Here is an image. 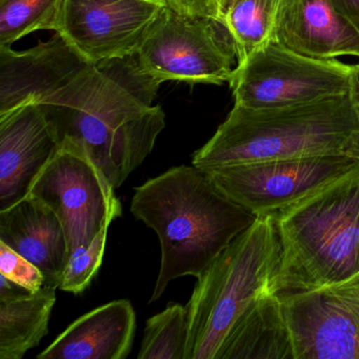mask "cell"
Wrapping results in <instances>:
<instances>
[{
    "label": "cell",
    "instance_id": "6da1fadb",
    "mask_svg": "<svg viewBox=\"0 0 359 359\" xmlns=\"http://www.w3.org/2000/svg\"><path fill=\"white\" fill-rule=\"evenodd\" d=\"M161 86L140 70L133 54L89 67L36 104L58 144L83 149L117 189L165 129V112L153 104Z\"/></svg>",
    "mask_w": 359,
    "mask_h": 359
},
{
    "label": "cell",
    "instance_id": "7a4b0ae2",
    "mask_svg": "<svg viewBox=\"0 0 359 359\" xmlns=\"http://www.w3.org/2000/svg\"><path fill=\"white\" fill-rule=\"evenodd\" d=\"M131 212L161 243V270L150 302L158 300L171 281L197 278L257 218L195 165L172 168L137 187Z\"/></svg>",
    "mask_w": 359,
    "mask_h": 359
},
{
    "label": "cell",
    "instance_id": "3957f363",
    "mask_svg": "<svg viewBox=\"0 0 359 359\" xmlns=\"http://www.w3.org/2000/svg\"><path fill=\"white\" fill-rule=\"evenodd\" d=\"M270 216L281 245L274 293L320 289L359 272V161Z\"/></svg>",
    "mask_w": 359,
    "mask_h": 359
},
{
    "label": "cell",
    "instance_id": "277c9868",
    "mask_svg": "<svg viewBox=\"0 0 359 359\" xmlns=\"http://www.w3.org/2000/svg\"><path fill=\"white\" fill-rule=\"evenodd\" d=\"M359 131L351 93L273 109L234 104L213 137L193 155L201 170L241 163L344 155Z\"/></svg>",
    "mask_w": 359,
    "mask_h": 359
},
{
    "label": "cell",
    "instance_id": "5b68a950",
    "mask_svg": "<svg viewBox=\"0 0 359 359\" xmlns=\"http://www.w3.org/2000/svg\"><path fill=\"white\" fill-rule=\"evenodd\" d=\"M280 256L274 220L260 216L197 277L186 306V359H219L239 320L262 295L273 292Z\"/></svg>",
    "mask_w": 359,
    "mask_h": 359
},
{
    "label": "cell",
    "instance_id": "8992f818",
    "mask_svg": "<svg viewBox=\"0 0 359 359\" xmlns=\"http://www.w3.org/2000/svg\"><path fill=\"white\" fill-rule=\"evenodd\" d=\"M354 65L315 60L277 41L237 64L229 79L235 104L273 109L311 104L350 93Z\"/></svg>",
    "mask_w": 359,
    "mask_h": 359
},
{
    "label": "cell",
    "instance_id": "52a82bcc",
    "mask_svg": "<svg viewBox=\"0 0 359 359\" xmlns=\"http://www.w3.org/2000/svg\"><path fill=\"white\" fill-rule=\"evenodd\" d=\"M134 55L140 70L157 83L219 86L229 83L236 52L222 22L168 5Z\"/></svg>",
    "mask_w": 359,
    "mask_h": 359
},
{
    "label": "cell",
    "instance_id": "ba28073f",
    "mask_svg": "<svg viewBox=\"0 0 359 359\" xmlns=\"http://www.w3.org/2000/svg\"><path fill=\"white\" fill-rule=\"evenodd\" d=\"M29 194L43 201L60 218L69 256L89 245L102 228L123 214L104 174L83 149L69 142L60 144Z\"/></svg>",
    "mask_w": 359,
    "mask_h": 359
},
{
    "label": "cell",
    "instance_id": "9c48e42d",
    "mask_svg": "<svg viewBox=\"0 0 359 359\" xmlns=\"http://www.w3.org/2000/svg\"><path fill=\"white\" fill-rule=\"evenodd\" d=\"M358 161L346 155L241 163L203 170L231 201L256 217L270 216L338 177Z\"/></svg>",
    "mask_w": 359,
    "mask_h": 359
},
{
    "label": "cell",
    "instance_id": "30bf717a",
    "mask_svg": "<svg viewBox=\"0 0 359 359\" xmlns=\"http://www.w3.org/2000/svg\"><path fill=\"white\" fill-rule=\"evenodd\" d=\"M278 296L295 359H359V272L320 289Z\"/></svg>",
    "mask_w": 359,
    "mask_h": 359
},
{
    "label": "cell",
    "instance_id": "8fae6325",
    "mask_svg": "<svg viewBox=\"0 0 359 359\" xmlns=\"http://www.w3.org/2000/svg\"><path fill=\"white\" fill-rule=\"evenodd\" d=\"M168 0H65L56 32L92 65L133 55Z\"/></svg>",
    "mask_w": 359,
    "mask_h": 359
},
{
    "label": "cell",
    "instance_id": "7c38bea8",
    "mask_svg": "<svg viewBox=\"0 0 359 359\" xmlns=\"http://www.w3.org/2000/svg\"><path fill=\"white\" fill-rule=\"evenodd\" d=\"M91 66L60 32L24 52L0 47V117L36 104Z\"/></svg>",
    "mask_w": 359,
    "mask_h": 359
},
{
    "label": "cell",
    "instance_id": "4fadbf2b",
    "mask_svg": "<svg viewBox=\"0 0 359 359\" xmlns=\"http://www.w3.org/2000/svg\"><path fill=\"white\" fill-rule=\"evenodd\" d=\"M58 149L55 132L39 104L0 117V211L28 196Z\"/></svg>",
    "mask_w": 359,
    "mask_h": 359
},
{
    "label": "cell",
    "instance_id": "5bb4252c",
    "mask_svg": "<svg viewBox=\"0 0 359 359\" xmlns=\"http://www.w3.org/2000/svg\"><path fill=\"white\" fill-rule=\"evenodd\" d=\"M0 241L39 266L45 285L60 289L69 248L62 222L49 205L29 194L0 211Z\"/></svg>",
    "mask_w": 359,
    "mask_h": 359
},
{
    "label": "cell",
    "instance_id": "9a60e30c",
    "mask_svg": "<svg viewBox=\"0 0 359 359\" xmlns=\"http://www.w3.org/2000/svg\"><path fill=\"white\" fill-rule=\"evenodd\" d=\"M275 41L315 60L359 58L358 31L330 0H287Z\"/></svg>",
    "mask_w": 359,
    "mask_h": 359
},
{
    "label": "cell",
    "instance_id": "2e32d148",
    "mask_svg": "<svg viewBox=\"0 0 359 359\" xmlns=\"http://www.w3.org/2000/svg\"><path fill=\"white\" fill-rule=\"evenodd\" d=\"M136 314L127 299L98 306L71 323L39 359H125L133 346Z\"/></svg>",
    "mask_w": 359,
    "mask_h": 359
},
{
    "label": "cell",
    "instance_id": "e0dca14e",
    "mask_svg": "<svg viewBox=\"0 0 359 359\" xmlns=\"http://www.w3.org/2000/svg\"><path fill=\"white\" fill-rule=\"evenodd\" d=\"M219 359H295L278 294L262 295L226 338Z\"/></svg>",
    "mask_w": 359,
    "mask_h": 359
},
{
    "label": "cell",
    "instance_id": "ac0fdd59",
    "mask_svg": "<svg viewBox=\"0 0 359 359\" xmlns=\"http://www.w3.org/2000/svg\"><path fill=\"white\" fill-rule=\"evenodd\" d=\"M55 287L0 299V359H22L49 332Z\"/></svg>",
    "mask_w": 359,
    "mask_h": 359
},
{
    "label": "cell",
    "instance_id": "d6986e66",
    "mask_svg": "<svg viewBox=\"0 0 359 359\" xmlns=\"http://www.w3.org/2000/svg\"><path fill=\"white\" fill-rule=\"evenodd\" d=\"M287 0H235L222 18L236 52L237 64L274 41Z\"/></svg>",
    "mask_w": 359,
    "mask_h": 359
},
{
    "label": "cell",
    "instance_id": "ffe728a7",
    "mask_svg": "<svg viewBox=\"0 0 359 359\" xmlns=\"http://www.w3.org/2000/svg\"><path fill=\"white\" fill-rule=\"evenodd\" d=\"M65 0H0V47L41 30L57 31Z\"/></svg>",
    "mask_w": 359,
    "mask_h": 359
},
{
    "label": "cell",
    "instance_id": "44dd1931",
    "mask_svg": "<svg viewBox=\"0 0 359 359\" xmlns=\"http://www.w3.org/2000/svg\"><path fill=\"white\" fill-rule=\"evenodd\" d=\"M188 318L186 306L169 304L147 321L140 359H186Z\"/></svg>",
    "mask_w": 359,
    "mask_h": 359
},
{
    "label": "cell",
    "instance_id": "7402d4cb",
    "mask_svg": "<svg viewBox=\"0 0 359 359\" xmlns=\"http://www.w3.org/2000/svg\"><path fill=\"white\" fill-rule=\"evenodd\" d=\"M109 228H102L89 245L79 248L69 256L60 281L62 291L79 295L91 285L104 259Z\"/></svg>",
    "mask_w": 359,
    "mask_h": 359
},
{
    "label": "cell",
    "instance_id": "603a6c76",
    "mask_svg": "<svg viewBox=\"0 0 359 359\" xmlns=\"http://www.w3.org/2000/svg\"><path fill=\"white\" fill-rule=\"evenodd\" d=\"M0 275L30 293L45 287L46 278L39 266L0 241Z\"/></svg>",
    "mask_w": 359,
    "mask_h": 359
},
{
    "label": "cell",
    "instance_id": "cb8c5ba5",
    "mask_svg": "<svg viewBox=\"0 0 359 359\" xmlns=\"http://www.w3.org/2000/svg\"><path fill=\"white\" fill-rule=\"evenodd\" d=\"M168 3L182 13L212 18L219 22L216 0H168Z\"/></svg>",
    "mask_w": 359,
    "mask_h": 359
},
{
    "label": "cell",
    "instance_id": "d4e9b609",
    "mask_svg": "<svg viewBox=\"0 0 359 359\" xmlns=\"http://www.w3.org/2000/svg\"><path fill=\"white\" fill-rule=\"evenodd\" d=\"M330 3L359 32V0H330Z\"/></svg>",
    "mask_w": 359,
    "mask_h": 359
},
{
    "label": "cell",
    "instance_id": "484cf974",
    "mask_svg": "<svg viewBox=\"0 0 359 359\" xmlns=\"http://www.w3.org/2000/svg\"><path fill=\"white\" fill-rule=\"evenodd\" d=\"M344 155L359 161V131L353 133L344 148Z\"/></svg>",
    "mask_w": 359,
    "mask_h": 359
},
{
    "label": "cell",
    "instance_id": "4316f807",
    "mask_svg": "<svg viewBox=\"0 0 359 359\" xmlns=\"http://www.w3.org/2000/svg\"><path fill=\"white\" fill-rule=\"evenodd\" d=\"M351 96L354 102L355 108L359 115V64L354 65V73H353V85L351 89Z\"/></svg>",
    "mask_w": 359,
    "mask_h": 359
},
{
    "label": "cell",
    "instance_id": "83f0119b",
    "mask_svg": "<svg viewBox=\"0 0 359 359\" xmlns=\"http://www.w3.org/2000/svg\"><path fill=\"white\" fill-rule=\"evenodd\" d=\"M234 3L235 0H216V8H217L218 18H219L220 22H222V16Z\"/></svg>",
    "mask_w": 359,
    "mask_h": 359
}]
</instances>
